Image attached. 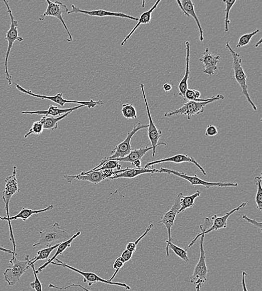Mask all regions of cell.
Instances as JSON below:
<instances>
[{
	"instance_id": "cell-7",
	"label": "cell",
	"mask_w": 262,
	"mask_h": 291,
	"mask_svg": "<svg viewBox=\"0 0 262 291\" xmlns=\"http://www.w3.org/2000/svg\"><path fill=\"white\" fill-rule=\"evenodd\" d=\"M30 256L27 255L24 261L17 259L16 256H13L9 262L12 265L9 266L4 272L5 280L10 286L16 284L21 276L26 272L27 266L30 261Z\"/></svg>"
},
{
	"instance_id": "cell-35",
	"label": "cell",
	"mask_w": 262,
	"mask_h": 291,
	"mask_svg": "<svg viewBox=\"0 0 262 291\" xmlns=\"http://www.w3.org/2000/svg\"><path fill=\"white\" fill-rule=\"evenodd\" d=\"M236 0H233V1H223V3H225L226 8H225V32H227L229 31V24L230 23L229 20V14L232 7L236 3Z\"/></svg>"
},
{
	"instance_id": "cell-12",
	"label": "cell",
	"mask_w": 262,
	"mask_h": 291,
	"mask_svg": "<svg viewBox=\"0 0 262 291\" xmlns=\"http://www.w3.org/2000/svg\"><path fill=\"white\" fill-rule=\"evenodd\" d=\"M46 2L48 4V7L46 11L43 14L41 15L40 18V21H42L45 20L46 17H55L60 20L64 26L67 32L68 35H69V38H68V42H72L74 40V38L71 35V33L69 30L65 21L64 18L62 17V14L65 13L69 12V9L66 5L63 4L62 3L58 1H56L55 3L50 1V0H46Z\"/></svg>"
},
{
	"instance_id": "cell-36",
	"label": "cell",
	"mask_w": 262,
	"mask_h": 291,
	"mask_svg": "<svg viewBox=\"0 0 262 291\" xmlns=\"http://www.w3.org/2000/svg\"><path fill=\"white\" fill-rule=\"evenodd\" d=\"M44 130L43 125L40 121H36L33 123L31 128L24 135V138H27L31 134H41Z\"/></svg>"
},
{
	"instance_id": "cell-34",
	"label": "cell",
	"mask_w": 262,
	"mask_h": 291,
	"mask_svg": "<svg viewBox=\"0 0 262 291\" xmlns=\"http://www.w3.org/2000/svg\"><path fill=\"white\" fill-rule=\"evenodd\" d=\"M259 32V29H256V31L251 33L245 34L242 35L240 38L236 45V48H240L248 45L250 43L251 38H253L257 33Z\"/></svg>"
},
{
	"instance_id": "cell-23",
	"label": "cell",
	"mask_w": 262,
	"mask_h": 291,
	"mask_svg": "<svg viewBox=\"0 0 262 291\" xmlns=\"http://www.w3.org/2000/svg\"><path fill=\"white\" fill-rule=\"evenodd\" d=\"M85 106L84 105H80L79 106H75L74 108H71L69 109H60L57 107V106L54 105H50L49 108L47 110H37V111H22V114H36L39 115H45V116H60L61 114H64L70 111H73L81 108Z\"/></svg>"
},
{
	"instance_id": "cell-27",
	"label": "cell",
	"mask_w": 262,
	"mask_h": 291,
	"mask_svg": "<svg viewBox=\"0 0 262 291\" xmlns=\"http://www.w3.org/2000/svg\"><path fill=\"white\" fill-rule=\"evenodd\" d=\"M152 147H145L139 149L134 150L131 152L127 156L123 158L113 159L114 161L129 162L133 163L136 160H140L143 158L145 154H147L149 150H152Z\"/></svg>"
},
{
	"instance_id": "cell-29",
	"label": "cell",
	"mask_w": 262,
	"mask_h": 291,
	"mask_svg": "<svg viewBox=\"0 0 262 291\" xmlns=\"http://www.w3.org/2000/svg\"><path fill=\"white\" fill-rule=\"evenodd\" d=\"M201 192L200 191H196L195 193L191 196H183L180 201L181 207L178 212V215L181 213L188 208H192L195 205L196 199L200 197Z\"/></svg>"
},
{
	"instance_id": "cell-13",
	"label": "cell",
	"mask_w": 262,
	"mask_h": 291,
	"mask_svg": "<svg viewBox=\"0 0 262 291\" xmlns=\"http://www.w3.org/2000/svg\"><path fill=\"white\" fill-rule=\"evenodd\" d=\"M140 89L142 90V94L143 96L144 100L145 102V106H146V109L147 111L148 117L149 119V123L148 124V136L150 140V142L152 143L151 147L153 148V155H152V161H154V159L155 157V154H156V149L159 147V145H166V143H158L159 139L162 136V132L160 129H158L153 122L151 114H150V111L149 107V105L148 103L147 99L146 98V95H145V90H144V85L142 84L140 85Z\"/></svg>"
},
{
	"instance_id": "cell-41",
	"label": "cell",
	"mask_w": 262,
	"mask_h": 291,
	"mask_svg": "<svg viewBox=\"0 0 262 291\" xmlns=\"http://www.w3.org/2000/svg\"><path fill=\"white\" fill-rule=\"evenodd\" d=\"M242 219L245 220L246 222L250 223L251 225H254L256 227L259 228V229L261 230L262 227H261V222H259L256 221L255 219L252 220L250 219L249 217H247L246 215H244L242 217Z\"/></svg>"
},
{
	"instance_id": "cell-38",
	"label": "cell",
	"mask_w": 262,
	"mask_h": 291,
	"mask_svg": "<svg viewBox=\"0 0 262 291\" xmlns=\"http://www.w3.org/2000/svg\"><path fill=\"white\" fill-rule=\"evenodd\" d=\"M125 264V262L121 257H119L116 259L114 264H113V268L116 269L114 274L111 276V278L109 280V281H112V280L115 277L116 274H118L119 271L121 268L123 267Z\"/></svg>"
},
{
	"instance_id": "cell-8",
	"label": "cell",
	"mask_w": 262,
	"mask_h": 291,
	"mask_svg": "<svg viewBox=\"0 0 262 291\" xmlns=\"http://www.w3.org/2000/svg\"><path fill=\"white\" fill-rule=\"evenodd\" d=\"M159 171L161 172V173H166L169 174H173L174 176H176L179 178H181L183 179H185L188 182H190L192 186H202L205 187L206 189L210 188V187H236L238 186V184L237 183H224V182H209L202 180L200 178H199L197 175L195 176H189L186 174L183 173L179 172L176 171H173V170L161 168L159 169Z\"/></svg>"
},
{
	"instance_id": "cell-2",
	"label": "cell",
	"mask_w": 262,
	"mask_h": 291,
	"mask_svg": "<svg viewBox=\"0 0 262 291\" xmlns=\"http://www.w3.org/2000/svg\"><path fill=\"white\" fill-rule=\"evenodd\" d=\"M246 205V203L243 202L241 204L240 206L234 208V209L231 210L229 212H227L226 214L221 217H218L217 215L211 217V220H213V225L210 227L211 225V221L209 218L206 217L205 220L204 224L200 226V229L201 231V233L199 234L195 237L191 242L190 244L188 245V248H190V247L195 243L197 240L201 235H206L210 233L212 231H217L221 229H225L227 227V220L228 218H229L232 213H234L236 211H239L241 208L245 207Z\"/></svg>"
},
{
	"instance_id": "cell-9",
	"label": "cell",
	"mask_w": 262,
	"mask_h": 291,
	"mask_svg": "<svg viewBox=\"0 0 262 291\" xmlns=\"http://www.w3.org/2000/svg\"><path fill=\"white\" fill-rule=\"evenodd\" d=\"M55 260H56L58 263H57L54 261H52L51 264L61 266V267L69 268V269L74 271L75 272L81 274L84 276V282L88 284L89 286H91L92 284L96 283L101 282L110 285H118L120 286V287H124L128 290H130L131 289V287L129 285L124 283L114 282H112V281L106 280L100 277V276L94 273L85 272V271H81L78 269L73 267V266L69 265V264L64 263V262L57 258H56Z\"/></svg>"
},
{
	"instance_id": "cell-30",
	"label": "cell",
	"mask_w": 262,
	"mask_h": 291,
	"mask_svg": "<svg viewBox=\"0 0 262 291\" xmlns=\"http://www.w3.org/2000/svg\"><path fill=\"white\" fill-rule=\"evenodd\" d=\"M59 245L60 244H57L54 246L47 247V248L39 250L37 252V256L29 261V264L27 266V269H28L29 268H30V266L32 265L35 264L36 262L37 261L48 259L53 250H55L56 248H57V247H58Z\"/></svg>"
},
{
	"instance_id": "cell-15",
	"label": "cell",
	"mask_w": 262,
	"mask_h": 291,
	"mask_svg": "<svg viewBox=\"0 0 262 291\" xmlns=\"http://www.w3.org/2000/svg\"><path fill=\"white\" fill-rule=\"evenodd\" d=\"M17 166L13 167V171L11 176L7 177L5 180L6 182V188L3 192V200L6 204V209L7 212V217L9 218V203L12 197L15 194L20 192V189L18 187V181L17 179Z\"/></svg>"
},
{
	"instance_id": "cell-26",
	"label": "cell",
	"mask_w": 262,
	"mask_h": 291,
	"mask_svg": "<svg viewBox=\"0 0 262 291\" xmlns=\"http://www.w3.org/2000/svg\"><path fill=\"white\" fill-rule=\"evenodd\" d=\"M180 2L184 11L189 15V16L192 17L196 23L199 33H200V41L202 42L203 41V32L200 21H199L195 13V8H194L195 4L191 0H182Z\"/></svg>"
},
{
	"instance_id": "cell-25",
	"label": "cell",
	"mask_w": 262,
	"mask_h": 291,
	"mask_svg": "<svg viewBox=\"0 0 262 291\" xmlns=\"http://www.w3.org/2000/svg\"><path fill=\"white\" fill-rule=\"evenodd\" d=\"M161 2V0H158V1L155 3L152 8H150L148 11L143 13L141 16H140V18H138V22L137 23V25L134 27V28L133 29V30L130 32L127 36H126L123 42L121 43V46L124 45V44L127 42L131 36L133 35L134 33L136 30H137V29L140 27V25H142V24H147L150 23V22H151L152 14L154 10L157 8L159 4Z\"/></svg>"
},
{
	"instance_id": "cell-5",
	"label": "cell",
	"mask_w": 262,
	"mask_h": 291,
	"mask_svg": "<svg viewBox=\"0 0 262 291\" xmlns=\"http://www.w3.org/2000/svg\"><path fill=\"white\" fill-rule=\"evenodd\" d=\"M220 99H224V96L221 94H218L215 96L214 99L208 101H188L182 107L164 114V116L171 117L174 115L183 114L187 116L188 119H190L193 115L202 113L206 105Z\"/></svg>"
},
{
	"instance_id": "cell-39",
	"label": "cell",
	"mask_w": 262,
	"mask_h": 291,
	"mask_svg": "<svg viewBox=\"0 0 262 291\" xmlns=\"http://www.w3.org/2000/svg\"><path fill=\"white\" fill-rule=\"evenodd\" d=\"M48 287H49V288H54V289L61 290H65V289H67L70 288V287H80V288H82V289H84L85 291H92V290H90L88 289L85 288L84 287H83V286H82L80 284H72L70 285L67 286V287H57V286H56V285H53L52 284H50L49 285H48Z\"/></svg>"
},
{
	"instance_id": "cell-19",
	"label": "cell",
	"mask_w": 262,
	"mask_h": 291,
	"mask_svg": "<svg viewBox=\"0 0 262 291\" xmlns=\"http://www.w3.org/2000/svg\"><path fill=\"white\" fill-rule=\"evenodd\" d=\"M220 60V56H212L210 52L209 48H206L204 54L199 59L203 64L205 70L203 72L205 74L212 76L214 75L217 70V65L219 64Z\"/></svg>"
},
{
	"instance_id": "cell-24",
	"label": "cell",
	"mask_w": 262,
	"mask_h": 291,
	"mask_svg": "<svg viewBox=\"0 0 262 291\" xmlns=\"http://www.w3.org/2000/svg\"><path fill=\"white\" fill-rule=\"evenodd\" d=\"M81 234V232H77L75 235H73L72 237H70L69 239H68L65 242H63L62 243L60 244L59 246H58L57 250L54 256H53L52 258L48 260L46 263L41 266L37 270H36V273L38 274L42 272L43 270L45 269L47 266L51 264L52 262L53 261V260H55L58 255L62 254L67 248L71 247L73 241Z\"/></svg>"
},
{
	"instance_id": "cell-11",
	"label": "cell",
	"mask_w": 262,
	"mask_h": 291,
	"mask_svg": "<svg viewBox=\"0 0 262 291\" xmlns=\"http://www.w3.org/2000/svg\"><path fill=\"white\" fill-rule=\"evenodd\" d=\"M148 124H141L138 123L135 126L133 129L129 132L127 134V136L118 145H116L114 149L111 152V156L109 157H105L103 159L113 160L115 159L123 158L127 156V155L132 152V147H131V139L134 136V135L140 129L148 128Z\"/></svg>"
},
{
	"instance_id": "cell-33",
	"label": "cell",
	"mask_w": 262,
	"mask_h": 291,
	"mask_svg": "<svg viewBox=\"0 0 262 291\" xmlns=\"http://www.w3.org/2000/svg\"><path fill=\"white\" fill-rule=\"evenodd\" d=\"M121 112L124 117L127 119H137V113L132 104H124L122 105Z\"/></svg>"
},
{
	"instance_id": "cell-21",
	"label": "cell",
	"mask_w": 262,
	"mask_h": 291,
	"mask_svg": "<svg viewBox=\"0 0 262 291\" xmlns=\"http://www.w3.org/2000/svg\"><path fill=\"white\" fill-rule=\"evenodd\" d=\"M66 180L71 183L73 181H88L92 183L97 184L101 182L105 179L104 171H94L85 175H76V176H71V175H65L64 176Z\"/></svg>"
},
{
	"instance_id": "cell-14",
	"label": "cell",
	"mask_w": 262,
	"mask_h": 291,
	"mask_svg": "<svg viewBox=\"0 0 262 291\" xmlns=\"http://www.w3.org/2000/svg\"><path fill=\"white\" fill-rule=\"evenodd\" d=\"M53 205L48 206L47 208H43L42 210L34 211L31 209H29V208H23L22 210L19 212V213L16 216L13 217H10L8 218L7 217L0 216V220L3 221H7L9 223V226L10 229V237H11V240L12 242L14 250L13 256H16V242L15 240L14 236L13 234V231L12 229L11 221L17 220L18 219H21L24 221H27L29 218L32 217L34 215L38 214V213H41L48 211H51L53 209Z\"/></svg>"
},
{
	"instance_id": "cell-47",
	"label": "cell",
	"mask_w": 262,
	"mask_h": 291,
	"mask_svg": "<svg viewBox=\"0 0 262 291\" xmlns=\"http://www.w3.org/2000/svg\"><path fill=\"white\" fill-rule=\"evenodd\" d=\"M176 3L178 4L179 7L180 8V9H181V11L184 14V16H186L188 17H190V16H189V15L186 12V11H184V10L183 9V7L181 6L180 1H176Z\"/></svg>"
},
{
	"instance_id": "cell-45",
	"label": "cell",
	"mask_w": 262,
	"mask_h": 291,
	"mask_svg": "<svg viewBox=\"0 0 262 291\" xmlns=\"http://www.w3.org/2000/svg\"><path fill=\"white\" fill-rule=\"evenodd\" d=\"M162 88L164 91L168 92L171 91L172 89V86L171 84L166 83L163 85Z\"/></svg>"
},
{
	"instance_id": "cell-48",
	"label": "cell",
	"mask_w": 262,
	"mask_h": 291,
	"mask_svg": "<svg viewBox=\"0 0 262 291\" xmlns=\"http://www.w3.org/2000/svg\"><path fill=\"white\" fill-rule=\"evenodd\" d=\"M0 251L5 252V253H7L9 254H13V251H12L11 250H9L6 248H4V247H1L0 246Z\"/></svg>"
},
{
	"instance_id": "cell-17",
	"label": "cell",
	"mask_w": 262,
	"mask_h": 291,
	"mask_svg": "<svg viewBox=\"0 0 262 291\" xmlns=\"http://www.w3.org/2000/svg\"><path fill=\"white\" fill-rule=\"evenodd\" d=\"M72 11H69L68 14H71L73 13H81L83 14L87 15L90 17H118L121 18H127L130 19V20L134 21H138V18L134 17L133 16H129V15L126 14L122 13H115L111 12L108 11H104V10H98V11H85V10L80 9L79 8L76 7L75 5H72Z\"/></svg>"
},
{
	"instance_id": "cell-44",
	"label": "cell",
	"mask_w": 262,
	"mask_h": 291,
	"mask_svg": "<svg viewBox=\"0 0 262 291\" xmlns=\"http://www.w3.org/2000/svg\"><path fill=\"white\" fill-rule=\"evenodd\" d=\"M247 275H248V274L246 273L245 271H242L241 274V285L242 291H248V289H247L245 284V277Z\"/></svg>"
},
{
	"instance_id": "cell-43",
	"label": "cell",
	"mask_w": 262,
	"mask_h": 291,
	"mask_svg": "<svg viewBox=\"0 0 262 291\" xmlns=\"http://www.w3.org/2000/svg\"><path fill=\"white\" fill-rule=\"evenodd\" d=\"M137 245L135 244L134 242H130L127 244V247H126V250H127L132 253H134V252L137 249Z\"/></svg>"
},
{
	"instance_id": "cell-1",
	"label": "cell",
	"mask_w": 262,
	"mask_h": 291,
	"mask_svg": "<svg viewBox=\"0 0 262 291\" xmlns=\"http://www.w3.org/2000/svg\"><path fill=\"white\" fill-rule=\"evenodd\" d=\"M225 46L232 57V69H233L235 80L241 87L242 94L244 95L252 108L256 111V106L251 100L248 93V85L246 84V76L241 66L242 60L240 55L239 53L232 50L229 42H226Z\"/></svg>"
},
{
	"instance_id": "cell-22",
	"label": "cell",
	"mask_w": 262,
	"mask_h": 291,
	"mask_svg": "<svg viewBox=\"0 0 262 291\" xmlns=\"http://www.w3.org/2000/svg\"><path fill=\"white\" fill-rule=\"evenodd\" d=\"M186 47V56L185 58L186 61V70L185 74L179 82L178 85V89L179 90V95L181 96L184 100L186 99V92L188 89V80L190 78V44L189 42H185Z\"/></svg>"
},
{
	"instance_id": "cell-31",
	"label": "cell",
	"mask_w": 262,
	"mask_h": 291,
	"mask_svg": "<svg viewBox=\"0 0 262 291\" xmlns=\"http://www.w3.org/2000/svg\"><path fill=\"white\" fill-rule=\"evenodd\" d=\"M167 246L166 247L167 256L169 257V248L172 249L174 253H175L179 258L182 259L184 261L188 262L189 258L187 254V249H183L181 248L176 245L172 243V242H169L166 240Z\"/></svg>"
},
{
	"instance_id": "cell-10",
	"label": "cell",
	"mask_w": 262,
	"mask_h": 291,
	"mask_svg": "<svg viewBox=\"0 0 262 291\" xmlns=\"http://www.w3.org/2000/svg\"><path fill=\"white\" fill-rule=\"evenodd\" d=\"M205 235L200 236V258L197 263L193 273L190 276V282L194 284H200L201 285L204 283L207 280V275L208 270L206 263V255L203 242H204Z\"/></svg>"
},
{
	"instance_id": "cell-18",
	"label": "cell",
	"mask_w": 262,
	"mask_h": 291,
	"mask_svg": "<svg viewBox=\"0 0 262 291\" xmlns=\"http://www.w3.org/2000/svg\"><path fill=\"white\" fill-rule=\"evenodd\" d=\"M166 162H172L176 164H181L183 163H191L195 165L201 173L206 176L207 174L204 169H203L200 164H199L195 160V159L188 157L187 155H183V154H178L176 155H174L172 157H169L166 159H163L162 160H156V161H153L150 163H148L145 164L144 168L147 169L150 167H153L154 165H156L158 164H161L163 163Z\"/></svg>"
},
{
	"instance_id": "cell-3",
	"label": "cell",
	"mask_w": 262,
	"mask_h": 291,
	"mask_svg": "<svg viewBox=\"0 0 262 291\" xmlns=\"http://www.w3.org/2000/svg\"><path fill=\"white\" fill-rule=\"evenodd\" d=\"M4 3L6 5L8 12L11 19V27H10L9 30L7 32L6 36V39L8 42V47L6 53V60H5V72H6V77L7 80L8 81L9 85H12L13 84L12 77L9 74L8 67L10 53L11 52L14 42L16 41L19 42H23L24 39L19 36L18 29V22L16 20H15L13 12L9 6L8 2L4 0Z\"/></svg>"
},
{
	"instance_id": "cell-32",
	"label": "cell",
	"mask_w": 262,
	"mask_h": 291,
	"mask_svg": "<svg viewBox=\"0 0 262 291\" xmlns=\"http://www.w3.org/2000/svg\"><path fill=\"white\" fill-rule=\"evenodd\" d=\"M261 176L260 177H256L254 178L255 184L257 187H258V188H257L255 201L257 209L260 211H262V188L261 186Z\"/></svg>"
},
{
	"instance_id": "cell-42",
	"label": "cell",
	"mask_w": 262,
	"mask_h": 291,
	"mask_svg": "<svg viewBox=\"0 0 262 291\" xmlns=\"http://www.w3.org/2000/svg\"><path fill=\"white\" fill-rule=\"evenodd\" d=\"M133 254L134 253H132V252H130L125 249L123 252V253L121 254V258L123 259L125 263L126 262L129 261L131 259V258H132Z\"/></svg>"
},
{
	"instance_id": "cell-16",
	"label": "cell",
	"mask_w": 262,
	"mask_h": 291,
	"mask_svg": "<svg viewBox=\"0 0 262 291\" xmlns=\"http://www.w3.org/2000/svg\"><path fill=\"white\" fill-rule=\"evenodd\" d=\"M183 196L182 193H179L174 201L173 205L171 209L167 212L162 218L159 223L163 224L167 230L168 241L172 242L171 229L174 225V221L178 215V212L181 207L180 201Z\"/></svg>"
},
{
	"instance_id": "cell-6",
	"label": "cell",
	"mask_w": 262,
	"mask_h": 291,
	"mask_svg": "<svg viewBox=\"0 0 262 291\" xmlns=\"http://www.w3.org/2000/svg\"><path fill=\"white\" fill-rule=\"evenodd\" d=\"M15 85H16L17 89L24 94L36 97V98H40L42 100H49L53 102V103L59 104L61 106H64L66 103H75L80 105H84L85 106H87L89 109H90L95 108L96 105H103L104 104V102L101 100L95 101L93 100H91L90 101H85L67 100L63 98V94L62 93H58L56 95L54 96H45L36 94L33 93L31 90L24 89L20 85L16 83H15Z\"/></svg>"
},
{
	"instance_id": "cell-40",
	"label": "cell",
	"mask_w": 262,
	"mask_h": 291,
	"mask_svg": "<svg viewBox=\"0 0 262 291\" xmlns=\"http://www.w3.org/2000/svg\"><path fill=\"white\" fill-rule=\"evenodd\" d=\"M218 134V130L214 125H208L207 127L205 135L206 136H215Z\"/></svg>"
},
{
	"instance_id": "cell-4",
	"label": "cell",
	"mask_w": 262,
	"mask_h": 291,
	"mask_svg": "<svg viewBox=\"0 0 262 291\" xmlns=\"http://www.w3.org/2000/svg\"><path fill=\"white\" fill-rule=\"evenodd\" d=\"M40 240L33 247L40 245L50 247L55 242L70 239L69 233L63 229L58 223L47 227L45 231H40Z\"/></svg>"
},
{
	"instance_id": "cell-37",
	"label": "cell",
	"mask_w": 262,
	"mask_h": 291,
	"mask_svg": "<svg viewBox=\"0 0 262 291\" xmlns=\"http://www.w3.org/2000/svg\"><path fill=\"white\" fill-rule=\"evenodd\" d=\"M33 269L34 275H35V281L30 284L31 287L36 291H43L42 284L38 277V274L36 273L35 264L32 265L30 266Z\"/></svg>"
},
{
	"instance_id": "cell-49",
	"label": "cell",
	"mask_w": 262,
	"mask_h": 291,
	"mask_svg": "<svg viewBox=\"0 0 262 291\" xmlns=\"http://www.w3.org/2000/svg\"><path fill=\"white\" fill-rule=\"evenodd\" d=\"M261 38L260 39V40L258 42H256L255 43V47H259V45H261Z\"/></svg>"
},
{
	"instance_id": "cell-46",
	"label": "cell",
	"mask_w": 262,
	"mask_h": 291,
	"mask_svg": "<svg viewBox=\"0 0 262 291\" xmlns=\"http://www.w3.org/2000/svg\"><path fill=\"white\" fill-rule=\"evenodd\" d=\"M132 164L133 166L136 167L135 168H141L142 163L140 160H136V161L134 162Z\"/></svg>"
},
{
	"instance_id": "cell-50",
	"label": "cell",
	"mask_w": 262,
	"mask_h": 291,
	"mask_svg": "<svg viewBox=\"0 0 262 291\" xmlns=\"http://www.w3.org/2000/svg\"><path fill=\"white\" fill-rule=\"evenodd\" d=\"M201 285L200 284H198L196 285V291H200V288L201 287Z\"/></svg>"
},
{
	"instance_id": "cell-20",
	"label": "cell",
	"mask_w": 262,
	"mask_h": 291,
	"mask_svg": "<svg viewBox=\"0 0 262 291\" xmlns=\"http://www.w3.org/2000/svg\"><path fill=\"white\" fill-rule=\"evenodd\" d=\"M161 173L159 170L155 169H145L144 168H127L122 171H116L114 172V176L111 177L108 179H115L119 178H127V179H133L137 177L140 175L147 173Z\"/></svg>"
},
{
	"instance_id": "cell-28",
	"label": "cell",
	"mask_w": 262,
	"mask_h": 291,
	"mask_svg": "<svg viewBox=\"0 0 262 291\" xmlns=\"http://www.w3.org/2000/svg\"><path fill=\"white\" fill-rule=\"evenodd\" d=\"M72 111H70L66 114H63L58 117L53 116H44L41 119L40 122L43 125L44 129L55 130L58 128V123L63 119L67 117L68 115L72 113Z\"/></svg>"
}]
</instances>
